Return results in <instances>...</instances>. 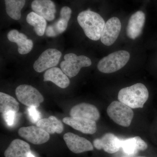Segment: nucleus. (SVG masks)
<instances>
[{
    "mask_svg": "<svg viewBox=\"0 0 157 157\" xmlns=\"http://www.w3.org/2000/svg\"><path fill=\"white\" fill-rule=\"evenodd\" d=\"M77 21L88 38L93 41L101 39L105 22L100 14L90 10L82 11L78 14Z\"/></svg>",
    "mask_w": 157,
    "mask_h": 157,
    "instance_id": "obj_1",
    "label": "nucleus"
},
{
    "mask_svg": "<svg viewBox=\"0 0 157 157\" xmlns=\"http://www.w3.org/2000/svg\"><path fill=\"white\" fill-rule=\"evenodd\" d=\"M149 93L145 86L137 83L124 88L119 92V101L133 109L142 108L148 100Z\"/></svg>",
    "mask_w": 157,
    "mask_h": 157,
    "instance_id": "obj_2",
    "label": "nucleus"
},
{
    "mask_svg": "<svg viewBox=\"0 0 157 157\" xmlns=\"http://www.w3.org/2000/svg\"><path fill=\"white\" fill-rule=\"evenodd\" d=\"M130 58V54L126 51L113 52L101 59L98 63V69L103 73H114L124 67Z\"/></svg>",
    "mask_w": 157,
    "mask_h": 157,
    "instance_id": "obj_3",
    "label": "nucleus"
},
{
    "mask_svg": "<svg viewBox=\"0 0 157 157\" xmlns=\"http://www.w3.org/2000/svg\"><path fill=\"white\" fill-rule=\"evenodd\" d=\"M64 59V60L60 65L61 69L70 78L76 76L81 68L90 67L92 64L90 59L83 55L68 53L65 55Z\"/></svg>",
    "mask_w": 157,
    "mask_h": 157,
    "instance_id": "obj_4",
    "label": "nucleus"
},
{
    "mask_svg": "<svg viewBox=\"0 0 157 157\" xmlns=\"http://www.w3.org/2000/svg\"><path fill=\"white\" fill-rule=\"evenodd\" d=\"M107 113L116 123L124 127L131 125L134 117L132 108L120 101L112 102L107 107Z\"/></svg>",
    "mask_w": 157,
    "mask_h": 157,
    "instance_id": "obj_5",
    "label": "nucleus"
},
{
    "mask_svg": "<svg viewBox=\"0 0 157 157\" xmlns=\"http://www.w3.org/2000/svg\"><path fill=\"white\" fill-rule=\"evenodd\" d=\"M15 94L21 104L28 107L37 108L44 100L38 90L29 85L22 84L17 86L15 90Z\"/></svg>",
    "mask_w": 157,
    "mask_h": 157,
    "instance_id": "obj_6",
    "label": "nucleus"
},
{
    "mask_svg": "<svg viewBox=\"0 0 157 157\" xmlns=\"http://www.w3.org/2000/svg\"><path fill=\"white\" fill-rule=\"evenodd\" d=\"M62 55L61 52L56 48L46 49L34 63V70L38 73H42L54 67L59 63Z\"/></svg>",
    "mask_w": 157,
    "mask_h": 157,
    "instance_id": "obj_7",
    "label": "nucleus"
},
{
    "mask_svg": "<svg viewBox=\"0 0 157 157\" xmlns=\"http://www.w3.org/2000/svg\"><path fill=\"white\" fill-rule=\"evenodd\" d=\"M21 137L34 144H41L49 140L50 135L43 129L35 126L22 127L18 131Z\"/></svg>",
    "mask_w": 157,
    "mask_h": 157,
    "instance_id": "obj_8",
    "label": "nucleus"
},
{
    "mask_svg": "<svg viewBox=\"0 0 157 157\" xmlns=\"http://www.w3.org/2000/svg\"><path fill=\"white\" fill-rule=\"evenodd\" d=\"M72 12L71 9L67 6L63 7L60 12L59 19L46 28L45 32L46 36L55 37L64 32L67 28Z\"/></svg>",
    "mask_w": 157,
    "mask_h": 157,
    "instance_id": "obj_9",
    "label": "nucleus"
},
{
    "mask_svg": "<svg viewBox=\"0 0 157 157\" xmlns=\"http://www.w3.org/2000/svg\"><path fill=\"white\" fill-rule=\"evenodd\" d=\"M63 139L68 148L74 153H81L94 150L89 140L71 132L65 134Z\"/></svg>",
    "mask_w": 157,
    "mask_h": 157,
    "instance_id": "obj_10",
    "label": "nucleus"
},
{
    "mask_svg": "<svg viewBox=\"0 0 157 157\" xmlns=\"http://www.w3.org/2000/svg\"><path fill=\"white\" fill-rule=\"evenodd\" d=\"M121 29L120 20L117 17H111L105 23L101 40L107 46L112 45L119 36Z\"/></svg>",
    "mask_w": 157,
    "mask_h": 157,
    "instance_id": "obj_11",
    "label": "nucleus"
},
{
    "mask_svg": "<svg viewBox=\"0 0 157 157\" xmlns=\"http://www.w3.org/2000/svg\"><path fill=\"white\" fill-rule=\"evenodd\" d=\"M63 121L83 134L93 135L97 131L96 121L88 119L71 117L64 118Z\"/></svg>",
    "mask_w": 157,
    "mask_h": 157,
    "instance_id": "obj_12",
    "label": "nucleus"
},
{
    "mask_svg": "<svg viewBox=\"0 0 157 157\" xmlns=\"http://www.w3.org/2000/svg\"><path fill=\"white\" fill-rule=\"evenodd\" d=\"M93 143L97 149H104L109 154L115 153L121 147V140L111 133L105 134L101 138L95 139Z\"/></svg>",
    "mask_w": 157,
    "mask_h": 157,
    "instance_id": "obj_13",
    "label": "nucleus"
},
{
    "mask_svg": "<svg viewBox=\"0 0 157 157\" xmlns=\"http://www.w3.org/2000/svg\"><path fill=\"white\" fill-rule=\"evenodd\" d=\"M33 11L48 21L55 18L56 7L51 0H34L31 4Z\"/></svg>",
    "mask_w": 157,
    "mask_h": 157,
    "instance_id": "obj_14",
    "label": "nucleus"
},
{
    "mask_svg": "<svg viewBox=\"0 0 157 157\" xmlns=\"http://www.w3.org/2000/svg\"><path fill=\"white\" fill-rule=\"evenodd\" d=\"M71 117H79L97 121L100 119V114L98 108L92 104L82 103L75 105L70 109Z\"/></svg>",
    "mask_w": 157,
    "mask_h": 157,
    "instance_id": "obj_15",
    "label": "nucleus"
},
{
    "mask_svg": "<svg viewBox=\"0 0 157 157\" xmlns=\"http://www.w3.org/2000/svg\"><path fill=\"white\" fill-rule=\"evenodd\" d=\"M145 21L143 11H139L130 17L127 27V34L130 39L135 40L141 34Z\"/></svg>",
    "mask_w": 157,
    "mask_h": 157,
    "instance_id": "obj_16",
    "label": "nucleus"
},
{
    "mask_svg": "<svg viewBox=\"0 0 157 157\" xmlns=\"http://www.w3.org/2000/svg\"><path fill=\"white\" fill-rule=\"evenodd\" d=\"M9 41L16 43L18 46V52L21 55L29 53L33 47V42L28 39L25 34L20 33L16 29L11 30L7 36Z\"/></svg>",
    "mask_w": 157,
    "mask_h": 157,
    "instance_id": "obj_17",
    "label": "nucleus"
},
{
    "mask_svg": "<svg viewBox=\"0 0 157 157\" xmlns=\"http://www.w3.org/2000/svg\"><path fill=\"white\" fill-rule=\"evenodd\" d=\"M44 81H51L62 89L66 88L70 84L68 76L61 69L54 67L46 70L44 74Z\"/></svg>",
    "mask_w": 157,
    "mask_h": 157,
    "instance_id": "obj_18",
    "label": "nucleus"
},
{
    "mask_svg": "<svg viewBox=\"0 0 157 157\" xmlns=\"http://www.w3.org/2000/svg\"><path fill=\"white\" fill-rule=\"evenodd\" d=\"M31 152L30 146L28 143L20 139H15L5 151V157H27Z\"/></svg>",
    "mask_w": 157,
    "mask_h": 157,
    "instance_id": "obj_19",
    "label": "nucleus"
},
{
    "mask_svg": "<svg viewBox=\"0 0 157 157\" xmlns=\"http://www.w3.org/2000/svg\"><path fill=\"white\" fill-rule=\"evenodd\" d=\"M147 144L140 137H132L121 140V147L128 155H135L140 151L146 150Z\"/></svg>",
    "mask_w": 157,
    "mask_h": 157,
    "instance_id": "obj_20",
    "label": "nucleus"
},
{
    "mask_svg": "<svg viewBox=\"0 0 157 157\" xmlns=\"http://www.w3.org/2000/svg\"><path fill=\"white\" fill-rule=\"evenodd\" d=\"M36 125L49 134H61L64 130L62 122L53 116H51L48 118L40 119L37 123Z\"/></svg>",
    "mask_w": 157,
    "mask_h": 157,
    "instance_id": "obj_21",
    "label": "nucleus"
},
{
    "mask_svg": "<svg viewBox=\"0 0 157 157\" xmlns=\"http://www.w3.org/2000/svg\"><path fill=\"white\" fill-rule=\"evenodd\" d=\"M26 21L29 25L34 27V31L39 36L44 35L47 28V21L44 17L34 11L28 14Z\"/></svg>",
    "mask_w": 157,
    "mask_h": 157,
    "instance_id": "obj_22",
    "label": "nucleus"
},
{
    "mask_svg": "<svg viewBox=\"0 0 157 157\" xmlns=\"http://www.w3.org/2000/svg\"><path fill=\"white\" fill-rule=\"evenodd\" d=\"M25 2L26 0H5L6 13L12 19L18 20Z\"/></svg>",
    "mask_w": 157,
    "mask_h": 157,
    "instance_id": "obj_23",
    "label": "nucleus"
},
{
    "mask_svg": "<svg viewBox=\"0 0 157 157\" xmlns=\"http://www.w3.org/2000/svg\"><path fill=\"white\" fill-rule=\"evenodd\" d=\"M19 104L15 98L3 92L0 93V112L4 113L9 111L17 113Z\"/></svg>",
    "mask_w": 157,
    "mask_h": 157,
    "instance_id": "obj_24",
    "label": "nucleus"
},
{
    "mask_svg": "<svg viewBox=\"0 0 157 157\" xmlns=\"http://www.w3.org/2000/svg\"><path fill=\"white\" fill-rule=\"evenodd\" d=\"M29 117L31 121L34 123L38 122L41 119V113L35 107H29L27 109Z\"/></svg>",
    "mask_w": 157,
    "mask_h": 157,
    "instance_id": "obj_25",
    "label": "nucleus"
},
{
    "mask_svg": "<svg viewBox=\"0 0 157 157\" xmlns=\"http://www.w3.org/2000/svg\"><path fill=\"white\" fill-rule=\"evenodd\" d=\"M16 113L13 111L3 113V117L9 126H12L15 123V119H16Z\"/></svg>",
    "mask_w": 157,
    "mask_h": 157,
    "instance_id": "obj_26",
    "label": "nucleus"
},
{
    "mask_svg": "<svg viewBox=\"0 0 157 157\" xmlns=\"http://www.w3.org/2000/svg\"><path fill=\"white\" fill-rule=\"evenodd\" d=\"M27 157H35V156L33 155V154H32L31 153H29V154L28 155Z\"/></svg>",
    "mask_w": 157,
    "mask_h": 157,
    "instance_id": "obj_27",
    "label": "nucleus"
},
{
    "mask_svg": "<svg viewBox=\"0 0 157 157\" xmlns=\"http://www.w3.org/2000/svg\"><path fill=\"white\" fill-rule=\"evenodd\" d=\"M146 157L144 156H139V157Z\"/></svg>",
    "mask_w": 157,
    "mask_h": 157,
    "instance_id": "obj_28",
    "label": "nucleus"
}]
</instances>
